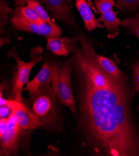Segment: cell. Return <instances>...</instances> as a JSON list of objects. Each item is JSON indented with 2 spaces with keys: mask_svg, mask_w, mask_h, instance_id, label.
<instances>
[{
  "mask_svg": "<svg viewBox=\"0 0 139 156\" xmlns=\"http://www.w3.org/2000/svg\"><path fill=\"white\" fill-rule=\"evenodd\" d=\"M80 128L96 155H139V132L132 116L130 90L123 80L106 88L81 82Z\"/></svg>",
  "mask_w": 139,
  "mask_h": 156,
  "instance_id": "obj_1",
  "label": "cell"
},
{
  "mask_svg": "<svg viewBox=\"0 0 139 156\" xmlns=\"http://www.w3.org/2000/svg\"><path fill=\"white\" fill-rule=\"evenodd\" d=\"M134 83L135 90L139 92V62H136L132 66Z\"/></svg>",
  "mask_w": 139,
  "mask_h": 156,
  "instance_id": "obj_21",
  "label": "cell"
},
{
  "mask_svg": "<svg viewBox=\"0 0 139 156\" xmlns=\"http://www.w3.org/2000/svg\"><path fill=\"white\" fill-rule=\"evenodd\" d=\"M27 5L33 8L45 23L49 24H55L54 22L50 18L47 11H46V9L38 1H36V0H32V1L29 2Z\"/></svg>",
  "mask_w": 139,
  "mask_h": 156,
  "instance_id": "obj_17",
  "label": "cell"
},
{
  "mask_svg": "<svg viewBox=\"0 0 139 156\" xmlns=\"http://www.w3.org/2000/svg\"><path fill=\"white\" fill-rule=\"evenodd\" d=\"M53 16L67 26L75 27V20L71 11V6L68 0H41Z\"/></svg>",
  "mask_w": 139,
  "mask_h": 156,
  "instance_id": "obj_10",
  "label": "cell"
},
{
  "mask_svg": "<svg viewBox=\"0 0 139 156\" xmlns=\"http://www.w3.org/2000/svg\"><path fill=\"white\" fill-rule=\"evenodd\" d=\"M21 14L27 20L32 21L34 23H36L38 24H44L45 23L42 18L39 16L37 12L31 7L27 5L24 6L17 7Z\"/></svg>",
  "mask_w": 139,
  "mask_h": 156,
  "instance_id": "obj_15",
  "label": "cell"
},
{
  "mask_svg": "<svg viewBox=\"0 0 139 156\" xmlns=\"http://www.w3.org/2000/svg\"><path fill=\"white\" fill-rule=\"evenodd\" d=\"M75 6L78 10L81 16L84 23V27L89 31L95 30L96 28L105 27L96 18L90 6L86 0H77Z\"/></svg>",
  "mask_w": 139,
  "mask_h": 156,
  "instance_id": "obj_12",
  "label": "cell"
},
{
  "mask_svg": "<svg viewBox=\"0 0 139 156\" xmlns=\"http://www.w3.org/2000/svg\"><path fill=\"white\" fill-rule=\"evenodd\" d=\"M43 49L41 46H37L31 49L30 55L31 60L26 62L22 60L15 48H13L8 52V55L14 58L16 62L17 72L14 78V93L15 100L23 101L21 97V92L23 90V86L28 83L29 77L32 69L39 62L43 61L44 58L42 56Z\"/></svg>",
  "mask_w": 139,
  "mask_h": 156,
  "instance_id": "obj_4",
  "label": "cell"
},
{
  "mask_svg": "<svg viewBox=\"0 0 139 156\" xmlns=\"http://www.w3.org/2000/svg\"><path fill=\"white\" fill-rule=\"evenodd\" d=\"M94 3L97 12L101 14L113 10L117 5L115 0H95Z\"/></svg>",
  "mask_w": 139,
  "mask_h": 156,
  "instance_id": "obj_18",
  "label": "cell"
},
{
  "mask_svg": "<svg viewBox=\"0 0 139 156\" xmlns=\"http://www.w3.org/2000/svg\"><path fill=\"white\" fill-rule=\"evenodd\" d=\"M13 113L11 108L7 105H3L0 107V118H9Z\"/></svg>",
  "mask_w": 139,
  "mask_h": 156,
  "instance_id": "obj_22",
  "label": "cell"
},
{
  "mask_svg": "<svg viewBox=\"0 0 139 156\" xmlns=\"http://www.w3.org/2000/svg\"><path fill=\"white\" fill-rule=\"evenodd\" d=\"M121 26L139 39V12L133 18L122 21Z\"/></svg>",
  "mask_w": 139,
  "mask_h": 156,
  "instance_id": "obj_16",
  "label": "cell"
},
{
  "mask_svg": "<svg viewBox=\"0 0 139 156\" xmlns=\"http://www.w3.org/2000/svg\"><path fill=\"white\" fill-rule=\"evenodd\" d=\"M47 49L57 56H67L78 49L77 41L68 37H46Z\"/></svg>",
  "mask_w": 139,
  "mask_h": 156,
  "instance_id": "obj_11",
  "label": "cell"
},
{
  "mask_svg": "<svg viewBox=\"0 0 139 156\" xmlns=\"http://www.w3.org/2000/svg\"><path fill=\"white\" fill-rule=\"evenodd\" d=\"M137 110L139 112V105H138V107H137Z\"/></svg>",
  "mask_w": 139,
  "mask_h": 156,
  "instance_id": "obj_26",
  "label": "cell"
},
{
  "mask_svg": "<svg viewBox=\"0 0 139 156\" xmlns=\"http://www.w3.org/2000/svg\"><path fill=\"white\" fill-rule=\"evenodd\" d=\"M72 66L71 60L64 62L59 69L57 76L53 80L52 87L59 102L68 107L74 115H76L75 101L71 79Z\"/></svg>",
  "mask_w": 139,
  "mask_h": 156,
  "instance_id": "obj_5",
  "label": "cell"
},
{
  "mask_svg": "<svg viewBox=\"0 0 139 156\" xmlns=\"http://www.w3.org/2000/svg\"><path fill=\"white\" fill-rule=\"evenodd\" d=\"M11 9L9 7L7 3L3 0L1 1V33H3V28L6 26L8 20V15L11 12Z\"/></svg>",
  "mask_w": 139,
  "mask_h": 156,
  "instance_id": "obj_20",
  "label": "cell"
},
{
  "mask_svg": "<svg viewBox=\"0 0 139 156\" xmlns=\"http://www.w3.org/2000/svg\"><path fill=\"white\" fill-rule=\"evenodd\" d=\"M117 12L113 10L101 14L97 20L104 23V27L107 29L109 34L108 37L114 38L119 34V26L121 25L120 20L117 16Z\"/></svg>",
  "mask_w": 139,
  "mask_h": 156,
  "instance_id": "obj_13",
  "label": "cell"
},
{
  "mask_svg": "<svg viewBox=\"0 0 139 156\" xmlns=\"http://www.w3.org/2000/svg\"><path fill=\"white\" fill-rule=\"evenodd\" d=\"M97 58L101 67L107 73L118 78V79L124 78V75H123L122 72L118 67L114 60L109 58L99 55H98Z\"/></svg>",
  "mask_w": 139,
  "mask_h": 156,
  "instance_id": "obj_14",
  "label": "cell"
},
{
  "mask_svg": "<svg viewBox=\"0 0 139 156\" xmlns=\"http://www.w3.org/2000/svg\"><path fill=\"white\" fill-rule=\"evenodd\" d=\"M79 42L80 45L74 52L71 60L81 82L96 88H106L125 80L112 76L102 69L99 64L98 54L86 38L79 37Z\"/></svg>",
  "mask_w": 139,
  "mask_h": 156,
  "instance_id": "obj_2",
  "label": "cell"
},
{
  "mask_svg": "<svg viewBox=\"0 0 139 156\" xmlns=\"http://www.w3.org/2000/svg\"><path fill=\"white\" fill-rule=\"evenodd\" d=\"M75 1H77V0H75ZM68 2H69V3L70 6H71V5H72V4H71V0H68Z\"/></svg>",
  "mask_w": 139,
  "mask_h": 156,
  "instance_id": "obj_25",
  "label": "cell"
},
{
  "mask_svg": "<svg viewBox=\"0 0 139 156\" xmlns=\"http://www.w3.org/2000/svg\"><path fill=\"white\" fill-rule=\"evenodd\" d=\"M10 42L9 39L6 38V37H1V47H2L3 45V44H9Z\"/></svg>",
  "mask_w": 139,
  "mask_h": 156,
  "instance_id": "obj_24",
  "label": "cell"
},
{
  "mask_svg": "<svg viewBox=\"0 0 139 156\" xmlns=\"http://www.w3.org/2000/svg\"><path fill=\"white\" fill-rule=\"evenodd\" d=\"M59 68L56 62L52 61H45L44 63L37 74L31 81L27 83L23 91L29 92V95L34 94L41 88L49 85L57 76Z\"/></svg>",
  "mask_w": 139,
  "mask_h": 156,
  "instance_id": "obj_9",
  "label": "cell"
},
{
  "mask_svg": "<svg viewBox=\"0 0 139 156\" xmlns=\"http://www.w3.org/2000/svg\"><path fill=\"white\" fill-rule=\"evenodd\" d=\"M6 105L11 108L20 126L26 130H35L42 128L39 118L22 101L8 100Z\"/></svg>",
  "mask_w": 139,
  "mask_h": 156,
  "instance_id": "obj_7",
  "label": "cell"
},
{
  "mask_svg": "<svg viewBox=\"0 0 139 156\" xmlns=\"http://www.w3.org/2000/svg\"><path fill=\"white\" fill-rule=\"evenodd\" d=\"M14 1L15 3H16L18 7H20V6H26L27 3L30 1H32V0H14ZM36 1H38L39 2H41V0H36Z\"/></svg>",
  "mask_w": 139,
  "mask_h": 156,
  "instance_id": "obj_23",
  "label": "cell"
},
{
  "mask_svg": "<svg viewBox=\"0 0 139 156\" xmlns=\"http://www.w3.org/2000/svg\"><path fill=\"white\" fill-rule=\"evenodd\" d=\"M11 22L13 26L18 30L45 37H60L62 34L61 29L56 24H38L30 21L23 16L18 8L14 11Z\"/></svg>",
  "mask_w": 139,
  "mask_h": 156,
  "instance_id": "obj_6",
  "label": "cell"
},
{
  "mask_svg": "<svg viewBox=\"0 0 139 156\" xmlns=\"http://www.w3.org/2000/svg\"><path fill=\"white\" fill-rule=\"evenodd\" d=\"M116 6L123 11H133L138 9L139 0H115Z\"/></svg>",
  "mask_w": 139,
  "mask_h": 156,
  "instance_id": "obj_19",
  "label": "cell"
},
{
  "mask_svg": "<svg viewBox=\"0 0 139 156\" xmlns=\"http://www.w3.org/2000/svg\"><path fill=\"white\" fill-rule=\"evenodd\" d=\"M32 110L39 118L42 128L53 126L58 121V107L56 95L49 85L41 88L30 95Z\"/></svg>",
  "mask_w": 139,
  "mask_h": 156,
  "instance_id": "obj_3",
  "label": "cell"
},
{
  "mask_svg": "<svg viewBox=\"0 0 139 156\" xmlns=\"http://www.w3.org/2000/svg\"><path fill=\"white\" fill-rule=\"evenodd\" d=\"M21 129L13 112L9 118V126L7 130L3 134H0L2 155H17Z\"/></svg>",
  "mask_w": 139,
  "mask_h": 156,
  "instance_id": "obj_8",
  "label": "cell"
}]
</instances>
